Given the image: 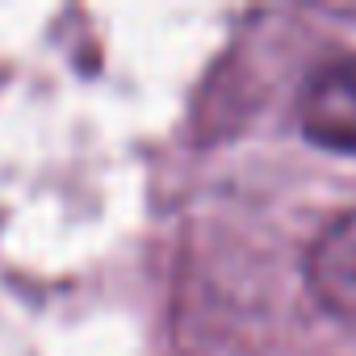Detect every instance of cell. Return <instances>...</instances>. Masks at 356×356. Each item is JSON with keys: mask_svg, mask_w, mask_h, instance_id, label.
I'll return each mask as SVG.
<instances>
[{"mask_svg": "<svg viewBox=\"0 0 356 356\" xmlns=\"http://www.w3.org/2000/svg\"><path fill=\"white\" fill-rule=\"evenodd\" d=\"M298 118L314 143L356 155V55L331 59L306 80Z\"/></svg>", "mask_w": 356, "mask_h": 356, "instance_id": "cell-1", "label": "cell"}, {"mask_svg": "<svg viewBox=\"0 0 356 356\" xmlns=\"http://www.w3.org/2000/svg\"><path fill=\"white\" fill-rule=\"evenodd\" d=\"M306 277L318 302L335 314H356V210L335 218L306 256Z\"/></svg>", "mask_w": 356, "mask_h": 356, "instance_id": "cell-2", "label": "cell"}]
</instances>
